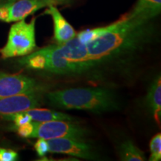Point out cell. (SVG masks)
I'll list each match as a JSON object with an SVG mask.
<instances>
[{
  "label": "cell",
  "instance_id": "18",
  "mask_svg": "<svg viewBox=\"0 0 161 161\" xmlns=\"http://www.w3.org/2000/svg\"><path fill=\"white\" fill-rule=\"evenodd\" d=\"M150 161H160L161 160V134H157L150 141Z\"/></svg>",
  "mask_w": 161,
  "mask_h": 161
},
{
  "label": "cell",
  "instance_id": "12",
  "mask_svg": "<svg viewBox=\"0 0 161 161\" xmlns=\"http://www.w3.org/2000/svg\"><path fill=\"white\" fill-rule=\"evenodd\" d=\"M160 11L161 0H138L131 12L124 17L139 21L149 22L160 14Z\"/></svg>",
  "mask_w": 161,
  "mask_h": 161
},
{
  "label": "cell",
  "instance_id": "6",
  "mask_svg": "<svg viewBox=\"0 0 161 161\" xmlns=\"http://www.w3.org/2000/svg\"><path fill=\"white\" fill-rule=\"evenodd\" d=\"M72 0H13L8 7L6 22H17L25 19L38 10L51 5H69Z\"/></svg>",
  "mask_w": 161,
  "mask_h": 161
},
{
  "label": "cell",
  "instance_id": "9",
  "mask_svg": "<svg viewBox=\"0 0 161 161\" xmlns=\"http://www.w3.org/2000/svg\"><path fill=\"white\" fill-rule=\"evenodd\" d=\"M39 92L40 90L0 98V114L8 115L39 108L40 104Z\"/></svg>",
  "mask_w": 161,
  "mask_h": 161
},
{
  "label": "cell",
  "instance_id": "13",
  "mask_svg": "<svg viewBox=\"0 0 161 161\" xmlns=\"http://www.w3.org/2000/svg\"><path fill=\"white\" fill-rule=\"evenodd\" d=\"M146 102L153 113L154 119L160 125L161 118V79L160 75L155 78L150 86L146 96Z\"/></svg>",
  "mask_w": 161,
  "mask_h": 161
},
{
  "label": "cell",
  "instance_id": "20",
  "mask_svg": "<svg viewBox=\"0 0 161 161\" xmlns=\"http://www.w3.org/2000/svg\"><path fill=\"white\" fill-rule=\"evenodd\" d=\"M17 128V133L19 136H23V137L28 138L31 137V134L34 132V124L33 122H28L22 125L16 127Z\"/></svg>",
  "mask_w": 161,
  "mask_h": 161
},
{
  "label": "cell",
  "instance_id": "5",
  "mask_svg": "<svg viewBox=\"0 0 161 161\" xmlns=\"http://www.w3.org/2000/svg\"><path fill=\"white\" fill-rule=\"evenodd\" d=\"M40 90V85L34 78L19 74L0 72V98Z\"/></svg>",
  "mask_w": 161,
  "mask_h": 161
},
{
  "label": "cell",
  "instance_id": "2",
  "mask_svg": "<svg viewBox=\"0 0 161 161\" xmlns=\"http://www.w3.org/2000/svg\"><path fill=\"white\" fill-rule=\"evenodd\" d=\"M48 99L58 108L89 110L94 113L110 111L117 108L114 94L104 88H69L50 92Z\"/></svg>",
  "mask_w": 161,
  "mask_h": 161
},
{
  "label": "cell",
  "instance_id": "17",
  "mask_svg": "<svg viewBox=\"0 0 161 161\" xmlns=\"http://www.w3.org/2000/svg\"><path fill=\"white\" fill-rule=\"evenodd\" d=\"M19 63L31 69L46 70V58L37 51L31 52L29 55H26V57L22 58L19 60Z\"/></svg>",
  "mask_w": 161,
  "mask_h": 161
},
{
  "label": "cell",
  "instance_id": "15",
  "mask_svg": "<svg viewBox=\"0 0 161 161\" xmlns=\"http://www.w3.org/2000/svg\"><path fill=\"white\" fill-rule=\"evenodd\" d=\"M119 156L124 161L146 160L144 152L140 150L131 140H125L120 146Z\"/></svg>",
  "mask_w": 161,
  "mask_h": 161
},
{
  "label": "cell",
  "instance_id": "11",
  "mask_svg": "<svg viewBox=\"0 0 161 161\" xmlns=\"http://www.w3.org/2000/svg\"><path fill=\"white\" fill-rule=\"evenodd\" d=\"M44 14L50 15L53 19L54 39L58 44H62L72 40L76 36L73 27L66 21L55 5L47 7Z\"/></svg>",
  "mask_w": 161,
  "mask_h": 161
},
{
  "label": "cell",
  "instance_id": "21",
  "mask_svg": "<svg viewBox=\"0 0 161 161\" xmlns=\"http://www.w3.org/2000/svg\"><path fill=\"white\" fill-rule=\"evenodd\" d=\"M18 160L17 152L8 148H0V161H15Z\"/></svg>",
  "mask_w": 161,
  "mask_h": 161
},
{
  "label": "cell",
  "instance_id": "14",
  "mask_svg": "<svg viewBox=\"0 0 161 161\" xmlns=\"http://www.w3.org/2000/svg\"><path fill=\"white\" fill-rule=\"evenodd\" d=\"M31 116L32 122H45L49 121H68L73 122L74 119L71 116L61 112L54 111L49 109H42V108H32L25 111Z\"/></svg>",
  "mask_w": 161,
  "mask_h": 161
},
{
  "label": "cell",
  "instance_id": "1",
  "mask_svg": "<svg viewBox=\"0 0 161 161\" xmlns=\"http://www.w3.org/2000/svg\"><path fill=\"white\" fill-rule=\"evenodd\" d=\"M148 32V22L123 17L114 29L86 44L90 60L95 64L136 49L146 41Z\"/></svg>",
  "mask_w": 161,
  "mask_h": 161
},
{
  "label": "cell",
  "instance_id": "19",
  "mask_svg": "<svg viewBox=\"0 0 161 161\" xmlns=\"http://www.w3.org/2000/svg\"><path fill=\"white\" fill-rule=\"evenodd\" d=\"M38 140L37 142L35 143V149L38 154V156L43 158L47 154L48 152H49V145H48L47 140H44L42 138H37Z\"/></svg>",
  "mask_w": 161,
  "mask_h": 161
},
{
  "label": "cell",
  "instance_id": "16",
  "mask_svg": "<svg viewBox=\"0 0 161 161\" xmlns=\"http://www.w3.org/2000/svg\"><path fill=\"white\" fill-rule=\"evenodd\" d=\"M116 24H117V22L110 24L108 26H104V27L96 28V29H87L85 30V31H80L78 35H76V37L80 40V42L86 45L87 43L100 37L101 36L103 35L106 32L114 29L116 27Z\"/></svg>",
  "mask_w": 161,
  "mask_h": 161
},
{
  "label": "cell",
  "instance_id": "3",
  "mask_svg": "<svg viewBox=\"0 0 161 161\" xmlns=\"http://www.w3.org/2000/svg\"><path fill=\"white\" fill-rule=\"evenodd\" d=\"M35 48V18L30 23L22 19L12 25L7 43L0 49V54L4 59L23 57L33 52Z\"/></svg>",
  "mask_w": 161,
  "mask_h": 161
},
{
  "label": "cell",
  "instance_id": "22",
  "mask_svg": "<svg viewBox=\"0 0 161 161\" xmlns=\"http://www.w3.org/2000/svg\"><path fill=\"white\" fill-rule=\"evenodd\" d=\"M13 0H0V20L6 22L8 15V7Z\"/></svg>",
  "mask_w": 161,
  "mask_h": 161
},
{
  "label": "cell",
  "instance_id": "7",
  "mask_svg": "<svg viewBox=\"0 0 161 161\" xmlns=\"http://www.w3.org/2000/svg\"><path fill=\"white\" fill-rule=\"evenodd\" d=\"M49 152L64 154L77 158L95 160L97 158L91 146L85 141L71 138H56L47 140Z\"/></svg>",
  "mask_w": 161,
  "mask_h": 161
},
{
  "label": "cell",
  "instance_id": "8",
  "mask_svg": "<svg viewBox=\"0 0 161 161\" xmlns=\"http://www.w3.org/2000/svg\"><path fill=\"white\" fill-rule=\"evenodd\" d=\"M64 57L69 62L75 72H80L89 69L95 64L90 60L85 44L76 37L66 43L59 44Z\"/></svg>",
  "mask_w": 161,
  "mask_h": 161
},
{
  "label": "cell",
  "instance_id": "4",
  "mask_svg": "<svg viewBox=\"0 0 161 161\" xmlns=\"http://www.w3.org/2000/svg\"><path fill=\"white\" fill-rule=\"evenodd\" d=\"M34 132L31 137L51 140L56 138H71L85 141L87 130L68 121H49L45 122H33Z\"/></svg>",
  "mask_w": 161,
  "mask_h": 161
},
{
  "label": "cell",
  "instance_id": "10",
  "mask_svg": "<svg viewBox=\"0 0 161 161\" xmlns=\"http://www.w3.org/2000/svg\"><path fill=\"white\" fill-rule=\"evenodd\" d=\"M46 59V70L56 74H69L75 72L73 68L63 55L59 44L49 46L37 51Z\"/></svg>",
  "mask_w": 161,
  "mask_h": 161
}]
</instances>
